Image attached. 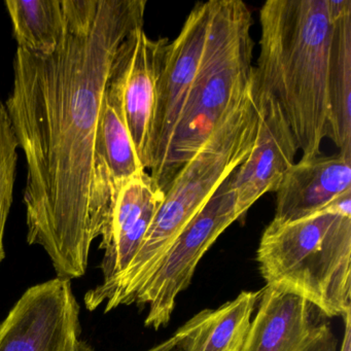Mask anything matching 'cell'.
<instances>
[{
	"label": "cell",
	"instance_id": "1",
	"mask_svg": "<svg viewBox=\"0 0 351 351\" xmlns=\"http://www.w3.org/2000/svg\"><path fill=\"white\" fill-rule=\"evenodd\" d=\"M64 34L49 54L17 49L5 102L27 167L24 205L29 245L58 278H81L102 234L95 208L98 122L112 64L145 23V0H63Z\"/></svg>",
	"mask_w": 351,
	"mask_h": 351
},
{
	"label": "cell",
	"instance_id": "2",
	"mask_svg": "<svg viewBox=\"0 0 351 351\" xmlns=\"http://www.w3.org/2000/svg\"><path fill=\"white\" fill-rule=\"evenodd\" d=\"M254 25L241 0L198 3L166 51L149 145L164 193L246 99L254 84Z\"/></svg>",
	"mask_w": 351,
	"mask_h": 351
},
{
	"label": "cell",
	"instance_id": "3",
	"mask_svg": "<svg viewBox=\"0 0 351 351\" xmlns=\"http://www.w3.org/2000/svg\"><path fill=\"white\" fill-rule=\"evenodd\" d=\"M260 22L254 89L278 106L302 160L322 155L330 120L328 0H268Z\"/></svg>",
	"mask_w": 351,
	"mask_h": 351
},
{
	"label": "cell",
	"instance_id": "4",
	"mask_svg": "<svg viewBox=\"0 0 351 351\" xmlns=\"http://www.w3.org/2000/svg\"><path fill=\"white\" fill-rule=\"evenodd\" d=\"M260 110L254 89L180 170L135 258L104 301V313L132 305L139 289L189 221L243 163L258 138Z\"/></svg>",
	"mask_w": 351,
	"mask_h": 351
},
{
	"label": "cell",
	"instance_id": "5",
	"mask_svg": "<svg viewBox=\"0 0 351 351\" xmlns=\"http://www.w3.org/2000/svg\"><path fill=\"white\" fill-rule=\"evenodd\" d=\"M268 287L300 295L328 318L351 312V192L319 213L271 221L256 250Z\"/></svg>",
	"mask_w": 351,
	"mask_h": 351
},
{
	"label": "cell",
	"instance_id": "6",
	"mask_svg": "<svg viewBox=\"0 0 351 351\" xmlns=\"http://www.w3.org/2000/svg\"><path fill=\"white\" fill-rule=\"evenodd\" d=\"M231 176L189 221L137 293L133 304L149 306L145 322L149 328L159 330L170 322L176 298L188 289L201 258L228 227L241 219Z\"/></svg>",
	"mask_w": 351,
	"mask_h": 351
},
{
	"label": "cell",
	"instance_id": "7",
	"mask_svg": "<svg viewBox=\"0 0 351 351\" xmlns=\"http://www.w3.org/2000/svg\"><path fill=\"white\" fill-rule=\"evenodd\" d=\"M169 40H153L143 27L133 30L117 53L106 93L128 129L143 167L149 169V145L158 90Z\"/></svg>",
	"mask_w": 351,
	"mask_h": 351
},
{
	"label": "cell",
	"instance_id": "8",
	"mask_svg": "<svg viewBox=\"0 0 351 351\" xmlns=\"http://www.w3.org/2000/svg\"><path fill=\"white\" fill-rule=\"evenodd\" d=\"M80 314L71 281L56 277L32 285L0 322V351H73Z\"/></svg>",
	"mask_w": 351,
	"mask_h": 351
},
{
	"label": "cell",
	"instance_id": "9",
	"mask_svg": "<svg viewBox=\"0 0 351 351\" xmlns=\"http://www.w3.org/2000/svg\"><path fill=\"white\" fill-rule=\"evenodd\" d=\"M164 197L165 193L145 170L121 189L101 235V282L89 289L84 298L89 311L102 307L119 278L136 256Z\"/></svg>",
	"mask_w": 351,
	"mask_h": 351
},
{
	"label": "cell",
	"instance_id": "10",
	"mask_svg": "<svg viewBox=\"0 0 351 351\" xmlns=\"http://www.w3.org/2000/svg\"><path fill=\"white\" fill-rule=\"evenodd\" d=\"M256 309L240 351H337L328 318L300 295L266 285Z\"/></svg>",
	"mask_w": 351,
	"mask_h": 351
},
{
	"label": "cell",
	"instance_id": "11",
	"mask_svg": "<svg viewBox=\"0 0 351 351\" xmlns=\"http://www.w3.org/2000/svg\"><path fill=\"white\" fill-rule=\"evenodd\" d=\"M254 89V84H252ZM254 96L260 110L258 138L252 153L232 173V188L240 217L268 192H275L295 163L298 147L282 112L271 98Z\"/></svg>",
	"mask_w": 351,
	"mask_h": 351
},
{
	"label": "cell",
	"instance_id": "12",
	"mask_svg": "<svg viewBox=\"0 0 351 351\" xmlns=\"http://www.w3.org/2000/svg\"><path fill=\"white\" fill-rule=\"evenodd\" d=\"M275 192L273 223H291L319 213L351 192V159L340 153L301 159L287 170Z\"/></svg>",
	"mask_w": 351,
	"mask_h": 351
},
{
	"label": "cell",
	"instance_id": "13",
	"mask_svg": "<svg viewBox=\"0 0 351 351\" xmlns=\"http://www.w3.org/2000/svg\"><path fill=\"white\" fill-rule=\"evenodd\" d=\"M261 291H241L217 309L193 316L174 334L180 351H240L247 336Z\"/></svg>",
	"mask_w": 351,
	"mask_h": 351
},
{
	"label": "cell",
	"instance_id": "14",
	"mask_svg": "<svg viewBox=\"0 0 351 351\" xmlns=\"http://www.w3.org/2000/svg\"><path fill=\"white\" fill-rule=\"evenodd\" d=\"M332 19L328 137L351 159V0H328Z\"/></svg>",
	"mask_w": 351,
	"mask_h": 351
},
{
	"label": "cell",
	"instance_id": "15",
	"mask_svg": "<svg viewBox=\"0 0 351 351\" xmlns=\"http://www.w3.org/2000/svg\"><path fill=\"white\" fill-rule=\"evenodd\" d=\"M18 49L36 54L52 53L64 34L63 0H7Z\"/></svg>",
	"mask_w": 351,
	"mask_h": 351
},
{
	"label": "cell",
	"instance_id": "16",
	"mask_svg": "<svg viewBox=\"0 0 351 351\" xmlns=\"http://www.w3.org/2000/svg\"><path fill=\"white\" fill-rule=\"evenodd\" d=\"M18 143L5 102L0 99V264L5 260V231L13 203Z\"/></svg>",
	"mask_w": 351,
	"mask_h": 351
},
{
	"label": "cell",
	"instance_id": "17",
	"mask_svg": "<svg viewBox=\"0 0 351 351\" xmlns=\"http://www.w3.org/2000/svg\"><path fill=\"white\" fill-rule=\"evenodd\" d=\"M343 319L345 324L344 336L339 351H351V312L345 314Z\"/></svg>",
	"mask_w": 351,
	"mask_h": 351
},
{
	"label": "cell",
	"instance_id": "18",
	"mask_svg": "<svg viewBox=\"0 0 351 351\" xmlns=\"http://www.w3.org/2000/svg\"><path fill=\"white\" fill-rule=\"evenodd\" d=\"M147 351H180V349L178 348V344H176V339L171 337L168 340L156 345L155 347Z\"/></svg>",
	"mask_w": 351,
	"mask_h": 351
},
{
	"label": "cell",
	"instance_id": "19",
	"mask_svg": "<svg viewBox=\"0 0 351 351\" xmlns=\"http://www.w3.org/2000/svg\"><path fill=\"white\" fill-rule=\"evenodd\" d=\"M73 351H95L94 350L93 346L87 341L80 339L77 341V345H75V350Z\"/></svg>",
	"mask_w": 351,
	"mask_h": 351
}]
</instances>
